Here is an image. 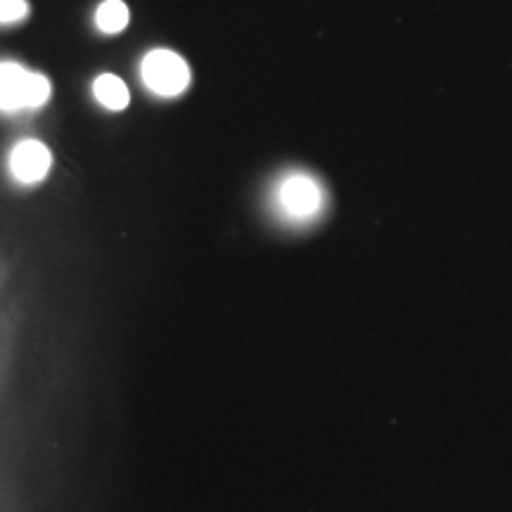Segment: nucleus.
I'll return each mask as SVG.
<instances>
[{
	"label": "nucleus",
	"mask_w": 512,
	"mask_h": 512,
	"mask_svg": "<svg viewBox=\"0 0 512 512\" xmlns=\"http://www.w3.org/2000/svg\"><path fill=\"white\" fill-rule=\"evenodd\" d=\"M53 86L43 74L17 62H0V112L38 110L50 100Z\"/></svg>",
	"instance_id": "obj_1"
},
{
	"label": "nucleus",
	"mask_w": 512,
	"mask_h": 512,
	"mask_svg": "<svg viewBox=\"0 0 512 512\" xmlns=\"http://www.w3.org/2000/svg\"><path fill=\"white\" fill-rule=\"evenodd\" d=\"M325 192L309 174H290L275 190V207L292 223H309L323 211Z\"/></svg>",
	"instance_id": "obj_2"
},
{
	"label": "nucleus",
	"mask_w": 512,
	"mask_h": 512,
	"mask_svg": "<svg viewBox=\"0 0 512 512\" xmlns=\"http://www.w3.org/2000/svg\"><path fill=\"white\" fill-rule=\"evenodd\" d=\"M140 79L159 98H176L190 86V67L174 50H152L140 62Z\"/></svg>",
	"instance_id": "obj_3"
},
{
	"label": "nucleus",
	"mask_w": 512,
	"mask_h": 512,
	"mask_svg": "<svg viewBox=\"0 0 512 512\" xmlns=\"http://www.w3.org/2000/svg\"><path fill=\"white\" fill-rule=\"evenodd\" d=\"M10 174L17 183L22 185H34L41 183L43 178L50 174V166H53V152L48 150V145H43L41 140H22L12 147L10 159Z\"/></svg>",
	"instance_id": "obj_4"
},
{
	"label": "nucleus",
	"mask_w": 512,
	"mask_h": 512,
	"mask_svg": "<svg viewBox=\"0 0 512 512\" xmlns=\"http://www.w3.org/2000/svg\"><path fill=\"white\" fill-rule=\"evenodd\" d=\"M93 98L98 100L105 110L121 112L126 110L128 102H131V93H128V86L119 79V76L100 74L98 79L93 81Z\"/></svg>",
	"instance_id": "obj_5"
},
{
	"label": "nucleus",
	"mask_w": 512,
	"mask_h": 512,
	"mask_svg": "<svg viewBox=\"0 0 512 512\" xmlns=\"http://www.w3.org/2000/svg\"><path fill=\"white\" fill-rule=\"evenodd\" d=\"M128 22H131V12H128L124 0H102L95 10V27L107 36L121 34L128 27Z\"/></svg>",
	"instance_id": "obj_6"
},
{
	"label": "nucleus",
	"mask_w": 512,
	"mask_h": 512,
	"mask_svg": "<svg viewBox=\"0 0 512 512\" xmlns=\"http://www.w3.org/2000/svg\"><path fill=\"white\" fill-rule=\"evenodd\" d=\"M29 15L27 0H0V24H17Z\"/></svg>",
	"instance_id": "obj_7"
}]
</instances>
